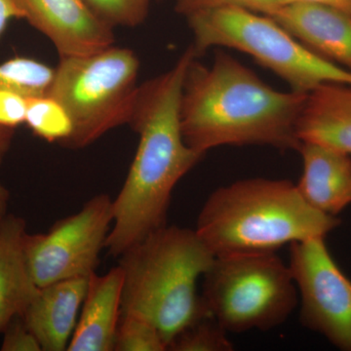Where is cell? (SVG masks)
Masks as SVG:
<instances>
[{"label": "cell", "instance_id": "1", "mask_svg": "<svg viewBox=\"0 0 351 351\" xmlns=\"http://www.w3.org/2000/svg\"><path fill=\"white\" fill-rule=\"evenodd\" d=\"M195 58L189 46L169 71L138 86L128 125L140 140L123 186L112 199V226L106 242L112 257L119 258L167 226L176 186L204 157L186 144L181 125L182 86Z\"/></svg>", "mask_w": 351, "mask_h": 351}, {"label": "cell", "instance_id": "2", "mask_svg": "<svg viewBox=\"0 0 351 351\" xmlns=\"http://www.w3.org/2000/svg\"><path fill=\"white\" fill-rule=\"evenodd\" d=\"M306 95L274 89L223 51H217L209 66L195 58L182 86V136L204 156L223 145L298 152L297 125Z\"/></svg>", "mask_w": 351, "mask_h": 351}, {"label": "cell", "instance_id": "3", "mask_svg": "<svg viewBox=\"0 0 351 351\" xmlns=\"http://www.w3.org/2000/svg\"><path fill=\"white\" fill-rule=\"evenodd\" d=\"M302 199L288 180L251 178L214 191L195 230L215 257L276 253L285 245L325 237L341 226Z\"/></svg>", "mask_w": 351, "mask_h": 351}, {"label": "cell", "instance_id": "4", "mask_svg": "<svg viewBox=\"0 0 351 351\" xmlns=\"http://www.w3.org/2000/svg\"><path fill=\"white\" fill-rule=\"evenodd\" d=\"M215 258L195 230L166 226L119 257L121 313L149 320L167 346L182 330L211 316L197 284Z\"/></svg>", "mask_w": 351, "mask_h": 351}, {"label": "cell", "instance_id": "5", "mask_svg": "<svg viewBox=\"0 0 351 351\" xmlns=\"http://www.w3.org/2000/svg\"><path fill=\"white\" fill-rule=\"evenodd\" d=\"M193 47L200 56L210 48H232L270 69L293 91L309 93L326 83L351 85V73L307 48L270 16L237 7L188 16Z\"/></svg>", "mask_w": 351, "mask_h": 351}, {"label": "cell", "instance_id": "6", "mask_svg": "<svg viewBox=\"0 0 351 351\" xmlns=\"http://www.w3.org/2000/svg\"><path fill=\"white\" fill-rule=\"evenodd\" d=\"M140 62L128 48L112 45L84 56L62 57L48 95L73 120L64 147L78 149L129 124L138 93Z\"/></svg>", "mask_w": 351, "mask_h": 351}, {"label": "cell", "instance_id": "7", "mask_svg": "<svg viewBox=\"0 0 351 351\" xmlns=\"http://www.w3.org/2000/svg\"><path fill=\"white\" fill-rule=\"evenodd\" d=\"M202 298L212 317L234 334L276 329L299 304L290 267L276 253L215 257Z\"/></svg>", "mask_w": 351, "mask_h": 351}, {"label": "cell", "instance_id": "8", "mask_svg": "<svg viewBox=\"0 0 351 351\" xmlns=\"http://www.w3.org/2000/svg\"><path fill=\"white\" fill-rule=\"evenodd\" d=\"M112 199L90 198L80 211L56 221L48 232L25 234L27 265L39 288L96 272L112 226Z\"/></svg>", "mask_w": 351, "mask_h": 351}, {"label": "cell", "instance_id": "9", "mask_svg": "<svg viewBox=\"0 0 351 351\" xmlns=\"http://www.w3.org/2000/svg\"><path fill=\"white\" fill-rule=\"evenodd\" d=\"M289 246L302 326L338 350L351 351V281L332 258L325 237Z\"/></svg>", "mask_w": 351, "mask_h": 351}, {"label": "cell", "instance_id": "10", "mask_svg": "<svg viewBox=\"0 0 351 351\" xmlns=\"http://www.w3.org/2000/svg\"><path fill=\"white\" fill-rule=\"evenodd\" d=\"M27 21L46 36L60 58L84 56L114 45L112 25L84 0H13Z\"/></svg>", "mask_w": 351, "mask_h": 351}, {"label": "cell", "instance_id": "11", "mask_svg": "<svg viewBox=\"0 0 351 351\" xmlns=\"http://www.w3.org/2000/svg\"><path fill=\"white\" fill-rule=\"evenodd\" d=\"M316 54L351 73V14L317 3H288L269 14Z\"/></svg>", "mask_w": 351, "mask_h": 351}, {"label": "cell", "instance_id": "12", "mask_svg": "<svg viewBox=\"0 0 351 351\" xmlns=\"http://www.w3.org/2000/svg\"><path fill=\"white\" fill-rule=\"evenodd\" d=\"M302 174L295 184L316 211L338 217L351 205V156L327 145L302 142Z\"/></svg>", "mask_w": 351, "mask_h": 351}, {"label": "cell", "instance_id": "13", "mask_svg": "<svg viewBox=\"0 0 351 351\" xmlns=\"http://www.w3.org/2000/svg\"><path fill=\"white\" fill-rule=\"evenodd\" d=\"M89 277L66 279L39 288L22 318L43 351L68 350Z\"/></svg>", "mask_w": 351, "mask_h": 351}, {"label": "cell", "instance_id": "14", "mask_svg": "<svg viewBox=\"0 0 351 351\" xmlns=\"http://www.w3.org/2000/svg\"><path fill=\"white\" fill-rule=\"evenodd\" d=\"M123 272L119 265L105 276L89 277L86 295L69 351H114L121 316Z\"/></svg>", "mask_w": 351, "mask_h": 351}, {"label": "cell", "instance_id": "15", "mask_svg": "<svg viewBox=\"0 0 351 351\" xmlns=\"http://www.w3.org/2000/svg\"><path fill=\"white\" fill-rule=\"evenodd\" d=\"M297 135L351 156V85L326 83L307 93Z\"/></svg>", "mask_w": 351, "mask_h": 351}, {"label": "cell", "instance_id": "16", "mask_svg": "<svg viewBox=\"0 0 351 351\" xmlns=\"http://www.w3.org/2000/svg\"><path fill=\"white\" fill-rule=\"evenodd\" d=\"M27 233V221L16 215L9 214L0 226V335L22 317L38 293L25 255Z\"/></svg>", "mask_w": 351, "mask_h": 351}, {"label": "cell", "instance_id": "17", "mask_svg": "<svg viewBox=\"0 0 351 351\" xmlns=\"http://www.w3.org/2000/svg\"><path fill=\"white\" fill-rule=\"evenodd\" d=\"M36 82L29 58L15 57L0 64V167L10 151L16 131L25 124L27 98Z\"/></svg>", "mask_w": 351, "mask_h": 351}, {"label": "cell", "instance_id": "18", "mask_svg": "<svg viewBox=\"0 0 351 351\" xmlns=\"http://www.w3.org/2000/svg\"><path fill=\"white\" fill-rule=\"evenodd\" d=\"M25 124L38 138L61 145L66 144L73 130L68 110L48 94L27 98Z\"/></svg>", "mask_w": 351, "mask_h": 351}, {"label": "cell", "instance_id": "19", "mask_svg": "<svg viewBox=\"0 0 351 351\" xmlns=\"http://www.w3.org/2000/svg\"><path fill=\"white\" fill-rule=\"evenodd\" d=\"M228 332L212 316L201 318L182 330L168 346L170 351H232Z\"/></svg>", "mask_w": 351, "mask_h": 351}, {"label": "cell", "instance_id": "20", "mask_svg": "<svg viewBox=\"0 0 351 351\" xmlns=\"http://www.w3.org/2000/svg\"><path fill=\"white\" fill-rule=\"evenodd\" d=\"M167 343L149 320L133 313H121L114 351H166Z\"/></svg>", "mask_w": 351, "mask_h": 351}, {"label": "cell", "instance_id": "21", "mask_svg": "<svg viewBox=\"0 0 351 351\" xmlns=\"http://www.w3.org/2000/svg\"><path fill=\"white\" fill-rule=\"evenodd\" d=\"M101 20L114 27H135L144 23L151 0H84Z\"/></svg>", "mask_w": 351, "mask_h": 351}, {"label": "cell", "instance_id": "22", "mask_svg": "<svg viewBox=\"0 0 351 351\" xmlns=\"http://www.w3.org/2000/svg\"><path fill=\"white\" fill-rule=\"evenodd\" d=\"M281 5V0H176V11L186 17L201 11L228 7H237L269 15Z\"/></svg>", "mask_w": 351, "mask_h": 351}, {"label": "cell", "instance_id": "23", "mask_svg": "<svg viewBox=\"0 0 351 351\" xmlns=\"http://www.w3.org/2000/svg\"><path fill=\"white\" fill-rule=\"evenodd\" d=\"M1 335V351H43L40 343L22 317L11 321Z\"/></svg>", "mask_w": 351, "mask_h": 351}, {"label": "cell", "instance_id": "24", "mask_svg": "<svg viewBox=\"0 0 351 351\" xmlns=\"http://www.w3.org/2000/svg\"><path fill=\"white\" fill-rule=\"evenodd\" d=\"M14 19H23L22 13L13 0H0V39L9 23Z\"/></svg>", "mask_w": 351, "mask_h": 351}, {"label": "cell", "instance_id": "25", "mask_svg": "<svg viewBox=\"0 0 351 351\" xmlns=\"http://www.w3.org/2000/svg\"><path fill=\"white\" fill-rule=\"evenodd\" d=\"M299 2L323 4V5L334 7L351 14V0H281L282 5L288 3H299Z\"/></svg>", "mask_w": 351, "mask_h": 351}, {"label": "cell", "instance_id": "26", "mask_svg": "<svg viewBox=\"0 0 351 351\" xmlns=\"http://www.w3.org/2000/svg\"><path fill=\"white\" fill-rule=\"evenodd\" d=\"M11 195L5 184L0 181V226L8 216L9 204H10Z\"/></svg>", "mask_w": 351, "mask_h": 351}]
</instances>
